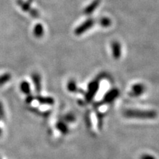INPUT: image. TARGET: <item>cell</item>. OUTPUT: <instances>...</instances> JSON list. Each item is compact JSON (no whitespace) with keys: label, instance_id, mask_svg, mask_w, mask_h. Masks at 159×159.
<instances>
[{"label":"cell","instance_id":"obj_1","mask_svg":"<svg viewBox=\"0 0 159 159\" xmlns=\"http://www.w3.org/2000/svg\"><path fill=\"white\" fill-rule=\"evenodd\" d=\"M94 24H95V20L92 18H89L75 29V30H74V34L77 36L82 35V34L88 31V30L92 29L94 25Z\"/></svg>","mask_w":159,"mask_h":159},{"label":"cell","instance_id":"obj_2","mask_svg":"<svg viewBox=\"0 0 159 159\" xmlns=\"http://www.w3.org/2000/svg\"><path fill=\"white\" fill-rule=\"evenodd\" d=\"M126 116L142 119H151L156 117V113L153 111H142L137 110H129L125 112Z\"/></svg>","mask_w":159,"mask_h":159},{"label":"cell","instance_id":"obj_3","mask_svg":"<svg viewBox=\"0 0 159 159\" xmlns=\"http://www.w3.org/2000/svg\"><path fill=\"white\" fill-rule=\"evenodd\" d=\"M17 4L22 9L23 11L28 12L30 13L31 16L34 18H37L39 17V13L38 11L36 9H34L31 7V5H30L28 2H24L23 0H18Z\"/></svg>","mask_w":159,"mask_h":159},{"label":"cell","instance_id":"obj_4","mask_svg":"<svg viewBox=\"0 0 159 159\" xmlns=\"http://www.w3.org/2000/svg\"><path fill=\"white\" fill-rule=\"evenodd\" d=\"M111 50L114 59L119 60L121 58L122 50L120 43L117 41H113L111 43Z\"/></svg>","mask_w":159,"mask_h":159},{"label":"cell","instance_id":"obj_5","mask_svg":"<svg viewBox=\"0 0 159 159\" xmlns=\"http://www.w3.org/2000/svg\"><path fill=\"white\" fill-rule=\"evenodd\" d=\"M101 2L102 0H93V1L84 9V13L86 15L92 14L95 11V10L98 9Z\"/></svg>","mask_w":159,"mask_h":159},{"label":"cell","instance_id":"obj_6","mask_svg":"<svg viewBox=\"0 0 159 159\" xmlns=\"http://www.w3.org/2000/svg\"><path fill=\"white\" fill-rule=\"evenodd\" d=\"M99 88V82L97 80L92 82L88 86V96L89 98H92L93 96V94L96 93Z\"/></svg>","mask_w":159,"mask_h":159},{"label":"cell","instance_id":"obj_7","mask_svg":"<svg viewBox=\"0 0 159 159\" xmlns=\"http://www.w3.org/2000/svg\"><path fill=\"white\" fill-rule=\"evenodd\" d=\"M33 34L37 38H41L44 34V27L41 23H37L34 27Z\"/></svg>","mask_w":159,"mask_h":159},{"label":"cell","instance_id":"obj_8","mask_svg":"<svg viewBox=\"0 0 159 159\" xmlns=\"http://www.w3.org/2000/svg\"><path fill=\"white\" fill-rule=\"evenodd\" d=\"M145 90V86L141 84H135L131 89V94L133 96H139L143 93Z\"/></svg>","mask_w":159,"mask_h":159},{"label":"cell","instance_id":"obj_9","mask_svg":"<svg viewBox=\"0 0 159 159\" xmlns=\"http://www.w3.org/2000/svg\"><path fill=\"white\" fill-rule=\"evenodd\" d=\"M99 25L103 28H108L111 25V20L107 17H103L98 21Z\"/></svg>","mask_w":159,"mask_h":159},{"label":"cell","instance_id":"obj_10","mask_svg":"<svg viewBox=\"0 0 159 159\" xmlns=\"http://www.w3.org/2000/svg\"><path fill=\"white\" fill-rule=\"evenodd\" d=\"M32 78L34 84V86L39 90L41 89V77H40L39 74L37 73H33L32 74Z\"/></svg>","mask_w":159,"mask_h":159},{"label":"cell","instance_id":"obj_11","mask_svg":"<svg viewBox=\"0 0 159 159\" xmlns=\"http://www.w3.org/2000/svg\"><path fill=\"white\" fill-rule=\"evenodd\" d=\"M118 95L117 89H113L111 92H109L106 97V101H111L114 98H116Z\"/></svg>","mask_w":159,"mask_h":159},{"label":"cell","instance_id":"obj_12","mask_svg":"<svg viewBox=\"0 0 159 159\" xmlns=\"http://www.w3.org/2000/svg\"><path fill=\"white\" fill-rule=\"evenodd\" d=\"M11 75L9 74H3V75L0 76V86H2L3 84L7 83L10 80L11 78Z\"/></svg>","mask_w":159,"mask_h":159},{"label":"cell","instance_id":"obj_13","mask_svg":"<svg viewBox=\"0 0 159 159\" xmlns=\"http://www.w3.org/2000/svg\"><path fill=\"white\" fill-rule=\"evenodd\" d=\"M21 89H22L23 92H25V93H28L29 92V89H30L29 84L27 82H23L21 84Z\"/></svg>","mask_w":159,"mask_h":159},{"label":"cell","instance_id":"obj_14","mask_svg":"<svg viewBox=\"0 0 159 159\" xmlns=\"http://www.w3.org/2000/svg\"><path fill=\"white\" fill-rule=\"evenodd\" d=\"M68 89H70V91H75L76 89V85L75 82L74 81L70 82L68 84Z\"/></svg>","mask_w":159,"mask_h":159},{"label":"cell","instance_id":"obj_15","mask_svg":"<svg viewBox=\"0 0 159 159\" xmlns=\"http://www.w3.org/2000/svg\"><path fill=\"white\" fill-rule=\"evenodd\" d=\"M141 159H155L151 155H143Z\"/></svg>","mask_w":159,"mask_h":159}]
</instances>
